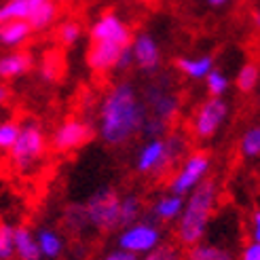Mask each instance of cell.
<instances>
[{
	"instance_id": "ac0fdd59",
	"label": "cell",
	"mask_w": 260,
	"mask_h": 260,
	"mask_svg": "<svg viewBox=\"0 0 260 260\" xmlns=\"http://www.w3.org/2000/svg\"><path fill=\"white\" fill-rule=\"evenodd\" d=\"M15 254L19 260H41V250H38L36 237L28 226H15Z\"/></svg>"
},
{
	"instance_id": "1f68e13d",
	"label": "cell",
	"mask_w": 260,
	"mask_h": 260,
	"mask_svg": "<svg viewBox=\"0 0 260 260\" xmlns=\"http://www.w3.org/2000/svg\"><path fill=\"white\" fill-rule=\"evenodd\" d=\"M138 258H140V256H136V254H132V252H125V250H121V248H116V250L108 252L102 260H138Z\"/></svg>"
},
{
	"instance_id": "8992f818",
	"label": "cell",
	"mask_w": 260,
	"mask_h": 260,
	"mask_svg": "<svg viewBox=\"0 0 260 260\" xmlns=\"http://www.w3.org/2000/svg\"><path fill=\"white\" fill-rule=\"evenodd\" d=\"M83 212L87 224L102 233L121 229V194L112 188H102L87 199Z\"/></svg>"
},
{
	"instance_id": "f1b7e54d",
	"label": "cell",
	"mask_w": 260,
	"mask_h": 260,
	"mask_svg": "<svg viewBox=\"0 0 260 260\" xmlns=\"http://www.w3.org/2000/svg\"><path fill=\"white\" fill-rule=\"evenodd\" d=\"M19 127H21V123L13 121V119L0 123V150H9L13 146V142L17 140Z\"/></svg>"
},
{
	"instance_id": "44dd1931",
	"label": "cell",
	"mask_w": 260,
	"mask_h": 260,
	"mask_svg": "<svg viewBox=\"0 0 260 260\" xmlns=\"http://www.w3.org/2000/svg\"><path fill=\"white\" fill-rule=\"evenodd\" d=\"M142 210H144V201H142L140 194H136V192L123 194L121 197V229L140 220Z\"/></svg>"
},
{
	"instance_id": "2e32d148",
	"label": "cell",
	"mask_w": 260,
	"mask_h": 260,
	"mask_svg": "<svg viewBox=\"0 0 260 260\" xmlns=\"http://www.w3.org/2000/svg\"><path fill=\"white\" fill-rule=\"evenodd\" d=\"M176 68L190 81H203L207 74L214 70V57L212 55H199V57H178Z\"/></svg>"
},
{
	"instance_id": "52a82bcc",
	"label": "cell",
	"mask_w": 260,
	"mask_h": 260,
	"mask_svg": "<svg viewBox=\"0 0 260 260\" xmlns=\"http://www.w3.org/2000/svg\"><path fill=\"white\" fill-rule=\"evenodd\" d=\"M210 170H212L210 154L205 150H190L174 170L170 182H167V190L180 194V197H186L194 186H199L207 178Z\"/></svg>"
},
{
	"instance_id": "7c38bea8",
	"label": "cell",
	"mask_w": 260,
	"mask_h": 260,
	"mask_svg": "<svg viewBox=\"0 0 260 260\" xmlns=\"http://www.w3.org/2000/svg\"><path fill=\"white\" fill-rule=\"evenodd\" d=\"M163 154H165L163 138H148L138 150L136 172L140 176L163 178Z\"/></svg>"
},
{
	"instance_id": "4dcf8cb0",
	"label": "cell",
	"mask_w": 260,
	"mask_h": 260,
	"mask_svg": "<svg viewBox=\"0 0 260 260\" xmlns=\"http://www.w3.org/2000/svg\"><path fill=\"white\" fill-rule=\"evenodd\" d=\"M239 260H260V243L250 241L239 254Z\"/></svg>"
},
{
	"instance_id": "9c48e42d",
	"label": "cell",
	"mask_w": 260,
	"mask_h": 260,
	"mask_svg": "<svg viewBox=\"0 0 260 260\" xmlns=\"http://www.w3.org/2000/svg\"><path fill=\"white\" fill-rule=\"evenodd\" d=\"M161 241H163V233L157 224V220H136V222L123 226L119 233V239H116L121 250L132 252L136 256L150 252Z\"/></svg>"
},
{
	"instance_id": "4316f807",
	"label": "cell",
	"mask_w": 260,
	"mask_h": 260,
	"mask_svg": "<svg viewBox=\"0 0 260 260\" xmlns=\"http://www.w3.org/2000/svg\"><path fill=\"white\" fill-rule=\"evenodd\" d=\"M203 81H205V87H207V93L214 95V98H222L226 91H229V85H231L229 83V76L222 74L220 70H216V68L210 74H207Z\"/></svg>"
},
{
	"instance_id": "836d02e7",
	"label": "cell",
	"mask_w": 260,
	"mask_h": 260,
	"mask_svg": "<svg viewBox=\"0 0 260 260\" xmlns=\"http://www.w3.org/2000/svg\"><path fill=\"white\" fill-rule=\"evenodd\" d=\"M9 95H11V91H9V87H7V83H0V106L9 100Z\"/></svg>"
},
{
	"instance_id": "ba28073f",
	"label": "cell",
	"mask_w": 260,
	"mask_h": 260,
	"mask_svg": "<svg viewBox=\"0 0 260 260\" xmlns=\"http://www.w3.org/2000/svg\"><path fill=\"white\" fill-rule=\"evenodd\" d=\"M226 119H229V102L224 98L207 95V100H203L192 114L190 132L197 140H210L222 129Z\"/></svg>"
},
{
	"instance_id": "f35d334b",
	"label": "cell",
	"mask_w": 260,
	"mask_h": 260,
	"mask_svg": "<svg viewBox=\"0 0 260 260\" xmlns=\"http://www.w3.org/2000/svg\"><path fill=\"white\" fill-rule=\"evenodd\" d=\"M55 3H68V0H55Z\"/></svg>"
},
{
	"instance_id": "83f0119b",
	"label": "cell",
	"mask_w": 260,
	"mask_h": 260,
	"mask_svg": "<svg viewBox=\"0 0 260 260\" xmlns=\"http://www.w3.org/2000/svg\"><path fill=\"white\" fill-rule=\"evenodd\" d=\"M83 34V28L79 21H63L57 30V41L63 45V47H72L79 43V38Z\"/></svg>"
},
{
	"instance_id": "6da1fadb",
	"label": "cell",
	"mask_w": 260,
	"mask_h": 260,
	"mask_svg": "<svg viewBox=\"0 0 260 260\" xmlns=\"http://www.w3.org/2000/svg\"><path fill=\"white\" fill-rule=\"evenodd\" d=\"M98 114V134L102 142L119 148L140 136L146 119V108L136 85L132 81H119L102 98Z\"/></svg>"
},
{
	"instance_id": "9a60e30c",
	"label": "cell",
	"mask_w": 260,
	"mask_h": 260,
	"mask_svg": "<svg viewBox=\"0 0 260 260\" xmlns=\"http://www.w3.org/2000/svg\"><path fill=\"white\" fill-rule=\"evenodd\" d=\"M182 205H184V197L174 194V192H165L152 203L150 218L157 220V222H174L182 212Z\"/></svg>"
},
{
	"instance_id": "5b68a950",
	"label": "cell",
	"mask_w": 260,
	"mask_h": 260,
	"mask_svg": "<svg viewBox=\"0 0 260 260\" xmlns=\"http://www.w3.org/2000/svg\"><path fill=\"white\" fill-rule=\"evenodd\" d=\"M47 136L36 121H25L19 127L17 140L9 148V161L17 172H30L45 157Z\"/></svg>"
},
{
	"instance_id": "ab89813d",
	"label": "cell",
	"mask_w": 260,
	"mask_h": 260,
	"mask_svg": "<svg viewBox=\"0 0 260 260\" xmlns=\"http://www.w3.org/2000/svg\"><path fill=\"white\" fill-rule=\"evenodd\" d=\"M258 102H260V91H258Z\"/></svg>"
},
{
	"instance_id": "ffe728a7",
	"label": "cell",
	"mask_w": 260,
	"mask_h": 260,
	"mask_svg": "<svg viewBox=\"0 0 260 260\" xmlns=\"http://www.w3.org/2000/svg\"><path fill=\"white\" fill-rule=\"evenodd\" d=\"M186 250V260H233V254L218 243L199 241Z\"/></svg>"
},
{
	"instance_id": "d6986e66",
	"label": "cell",
	"mask_w": 260,
	"mask_h": 260,
	"mask_svg": "<svg viewBox=\"0 0 260 260\" xmlns=\"http://www.w3.org/2000/svg\"><path fill=\"white\" fill-rule=\"evenodd\" d=\"M34 237H36L38 250H41L43 258L55 260V258L61 256V252H63V239H61L59 233H55L53 229H41Z\"/></svg>"
},
{
	"instance_id": "484cf974",
	"label": "cell",
	"mask_w": 260,
	"mask_h": 260,
	"mask_svg": "<svg viewBox=\"0 0 260 260\" xmlns=\"http://www.w3.org/2000/svg\"><path fill=\"white\" fill-rule=\"evenodd\" d=\"M15 256V226L0 224V260H13Z\"/></svg>"
},
{
	"instance_id": "8fae6325",
	"label": "cell",
	"mask_w": 260,
	"mask_h": 260,
	"mask_svg": "<svg viewBox=\"0 0 260 260\" xmlns=\"http://www.w3.org/2000/svg\"><path fill=\"white\" fill-rule=\"evenodd\" d=\"M132 55L134 66L144 74H154L161 66V49L148 32H140L132 38Z\"/></svg>"
},
{
	"instance_id": "d6a6232c",
	"label": "cell",
	"mask_w": 260,
	"mask_h": 260,
	"mask_svg": "<svg viewBox=\"0 0 260 260\" xmlns=\"http://www.w3.org/2000/svg\"><path fill=\"white\" fill-rule=\"evenodd\" d=\"M250 235H252V241L260 243V210H256L252 214V220H250Z\"/></svg>"
},
{
	"instance_id": "d4e9b609",
	"label": "cell",
	"mask_w": 260,
	"mask_h": 260,
	"mask_svg": "<svg viewBox=\"0 0 260 260\" xmlns=\"http://www.w3.org/2000/svg\"><path fill=\"white\" fill-rule=\"evenodd\" d=\"M138 260H182V252H180V248H176L174 243L161 241L157 248H152L150 252L142 254Z\"/></svg>"
},
{
	"instance_id": "e0dca14e",
	"label": "cell",
	"mask_w": 260,
	"mask_h": 260,
	"mask_svg": "<svg viewBox=\"0 0 260 260\" xmlns=\"http://www.w3.org/2000/svg\"><path fill=\"white\" fill-rule=\"evenodd\" d=\"M57 15H59L57 3H55V0H47V3L30 9L28 23H30L32 32H43V30H49L51 25L57 21Z\"/></svg>"
},
{
	"instance_id": "8d00e7d4",
	"label": "cell",
	"mask_w": 260,
	"mask_h": 260,
	"mask_svg": "<svg viewBox=\"0 0 260 260\" xmlns=\"http://www.w3.org/2000/svg\"><path fill=\"white\" fill-rule=\"evenodd\" d=\"M30 3V9H34V7H38V5H43V3H47V0H28ZM30 15V13H28Z\"/></svg>"
},
{
	"instance_id": "d590c367",
	"label": "cell",
	"mask_w": 260,
	"mask_h": 260,
	"mask_svg": "<svg viewBox=\"0 0 260 260\" xmlns=\"http://www.w3.org/2000/svg\"><path fill=\"white\" fill-rule=\"evenodd\" d=\"M252 21H254V28L260 32V7L254 11V17H252Z\"/></svg>"
},
{
	"instance_id": "3957f363",
	"label": "cell",
	"mask_w": 260,
	"mask_h": 260,
	"mask_svg": "<svg viewBox=\"0 0 260 260\" xmlns=\"http://www.w3.org/2000/svg\"><path fill=\"white\" fill-rule=\"evenodd\" d=\"M218 199H220V188H218V182L212 178H205L199 186H194L186 194L182 212L176 220L178 245L190 248V245L203 241L207 229L212 224V218L216 214Z\"/></svg>"
},
{
	"instance_id": "cb8c5ba5",
	"label": "cell",
	"mask_w": 260,
	"mask_h": 260,
	"mask_svg": "<svg viewBox=\"0 0 260 260\" xmlns=\"http://www.w3.org/2000/svg\"><path fill=\"white\" fill-rule=\"evenodd\" d=\"M28 13H30L28 0H7L0 7V23L11 19H28Z\"/></svg>"
},
{
	"instance_id": "603a6c76",
	"label": "cell",
	"mask_w": 260,
	"mask_h": 260,
	"mask_svg": "<svg viewBox=\"0 0 260 260\" xmlns=\"http://www.w3.org/2000/svg\"><path fill=\"white\" fill-rule=\"evenodd\" d=\"M235 85L241 93H254L260 85V68L256 63H243L235 76Z\"/></svg>"
},
{
	"instance_id": "7402d4cb",
	"label": "cell",
	"mask_w": 260,
	"mask_h": 260,
	"mask_svg": "<svg viewBox=\"0 0 260 260\" xmlns=\"http://www.w3.org/2000/svg\"><path fill=\"white\" fill-rule=\"evenodd\" d=\"M239 154L243 159L260 157V123L248 127L239 138Z\"/></svg>"
},
{
	"instance_id": "74e56055",
	"label": "cell",
	"mask_w": 260,
	"mask_h": 260,
	"mask_svg": "<svg viewBox=\"0 0 260 260\" xmlns=\"http://www.w3.org/2000/svg\"><path fill=\"white\" fill-rule=\"evenodd\" d=\"M144 3H159V0H144Z\"/></svg>"
},
{
	"instance_id": "277c9868",
	"label": "cell",
	"mask_w": 260,
	"mask_h": 260,
	"mask_svg": "<svg viewBox=\"0 0 260 260\" xmlns=\"http://www.w3.org/2000/svg\"><path fill=\"white\" fill-rule=\"evenodd\" d=\"M142 102L146 108V119L142 125V136L148 138H163L170 132V125L180 112V95L172 85L170 76H154L142 91Z\"/></svg>"
},
{
	"instance_id": "4fadbf2b",
	"label": "cell",
	"mask_w": 260,
	"mask_h": 260,
	"mask_svg": "<svg viewBox=\"0 0 260 260\" xmlns=\"http://www.w3.org/2000/svg\"><path fill=\"white\" fill-rule=\"evenodd\" d=\"M34 66V57L28 51H11V53L0 57V79L3 81H15L25 76Z\"/></svg>"
},
{
	"instance_id": "f546056e",
	"label": "cell",
	"mask_w": 260,
	"mask_h": 260,
	"mask_svg": "<svg viewBox=\"0 0 260 260\" xmlns=\"http://www.w3.org/2000/svg\"><path fill=\"white\" fill-rule=\"evenodd\" d=\"M66 222H68V226H72V229H85V226H89L83 207H70L68 214H66Z\"/></svg>"
},
{
	"instance_id": "e575fe53",
	"label": "cell",
	"mask_w": 260,
	"mask_h": 260,
	"mask_svg": "<svg viewBox=\"0 0 260 260\" xmlns=\"http://www.w3.org/2000/svg\"><path fill=\"white\" fill-rule=\"evenodd\" d=\"M210 7H214V9H222V7H226L229 5V0H205Z\"/></svg>"
},
{
	"instance_id": "7a4b0ae2",
	"label": "cell",
	"mask_w": 260,
	"mask_h": 260,
	"mask_svg": "<svg viewBox=\"0 0 260 260\" xmlns=\"http://www.w3.org/2000/svg\"><path fill=\"white\" fill-rule=\"evenodd\" d=\"M132 28L116 13H102L89 28V49H87V66L98 72L114 70L121 53L132 45Z\"/></svg>"
},
{
	"instance_id": "30bf717a",
	"label": "cell",
	"mask_w": 260,
	"mask_h": 260,
	"mask_svg": "<svg viewBox=\"0 0 260 260\" xmlns=\"http://www.w3.org/2000/svg\"><path fill=\"white\" fill-rule=\"evenodd\" d=\"M91 138H93L91 123L83 119H66L63 123L57 125L53 136H51V148L59 154H68L89 144Z\"/></svg>"
},
{
	"instance_id": "5bb4252c",
	"label": "cell",
	"mask_w": 260,
	"mask_h": 260,
	"mask_svg": "<svg viewBox=\"0 0 260 260\" xmlns=\"http://www.w3.org/2000/svg\"><path fill=\"white\" fill-rule=\"evenodd\" d=\"M32 36L28 19H11L0 23V45L9 49H19Z\"/></svg>"
}]
</instances>
